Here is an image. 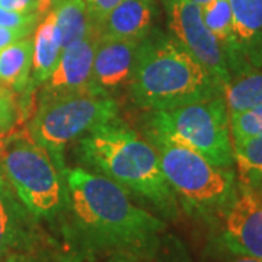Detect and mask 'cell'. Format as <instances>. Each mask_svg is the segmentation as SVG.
I'll use <instances>...</instances> for the list:
<instances>
[{
    "mask_svg": "<svg viewBox=\"0 0 262 262\" xmlns=\"http://www.w3.org/2000/svg\"><path fill=\"white\" fill-rule=\"evenodd\" d=\"M66 208L60 220L67 261L131 255L153 259L166 223L136 206L128 191L89 169H64Z\"/></svg>",
    "mask_w": 262,
    "mask_h": 262,
    "instance_id": "cell-1",
    "label": "cell"
},
{
    "mask_svg": "<svg viewBox=\"0 0 262 262\" xmlns=\"http://www.w3.org/2000/svg\"><path fill=\"white\" fill-rule=\"evenodd\" d=\"M77 158L96 173L146 200L163 215L177 219L179 201L163 175L159 151L118 118L82 136Z\"/></svg>",
    "mask_w": 262,
    "mask_h": 262,
    "instance_id": "cell-2",
    "label": "cell"
},
{
    "mask_svg": "<svg viewBox=\"0 0 262 262\" xmlns=\"http://www.w3.org/2000/svg\"><path fill=\"white\" fill-rule=\"evenodd\" d=\"M130 92L143 110L163 111L223 96V86L172 34L151 29L139 42Z\"/></svg>",
    "mask_w": 262,
    "mask_h": 262,
    "instance_id": "cell-3",
    "label": "cell"
},
{
    "mask_svg": "<svg viewBox=\"0 0 262 262\" xmlns=\"http://www.w3.org/2000/svg\"><path fill=\"white\" fill-rule=\"evenodd\" d=\"M149 113V139H163L184 144L203 155L215 166H234L225 96Z\"/></svg>",
    "mask_w": 262,
    "mask_h": 262,
    "instance_id": "cell-4",
    "label": "cell"
},
{
    "mask_svg": "<svg viewBox=\"0 0 262 262\" xmlns=\"http://www.w3.org/2000/svg\"><path fill=\"white\" fill-rule=\"evenodd\" d=\"M159 151L163 175L188 213L217 215L233 195V168L215 166L195 150L163 139H149Z\"/></svg>",
    "mask_w": 262,
    "mask_h": 262,
    "instance_id": "cell-5",
    "label": "cell"
},
{
    "mask_svg": "<svg viewBox=\"0 0 262 262\" xmlns=\"http://www.w3.org/2000/svg\"><path fill=\"white\" fill-rule=\"evenodd\" d=\"M0 173L38 220L60 223L66 208L64 170L34 140L13 139L0 150Z\"/></svg>",
    "mask_w": 262,
    "mask_h": 262,
    "instance_id": "cell-6",
    "label": "cell"
},
{
    "mask_svg": "<svg viewBox=\"0 0 262 262\" xmlns=\"http://www.w3.org/2000/svg\"><path fill=\"white\" fill-rule=\"evenodd\" d=\"M118 115V103L113 96L92 91L66 95L39 102L29 134L47 150L57 168H63L66 146Z\"/></svg>",
    "mask_w": 262,
    "mask_h": 262,
    "instance_id": "cell-7",
    "label": "cell"
},
{
    "mask_svg": "<svg viewBox=\"0 0 262 262\" xmlns=\"http://www.w3.org/2000/svg\"><path fill=\"white\" fill-rule=\"evenodd\" d=\"M163 2L168 9L170 34L225 88L230 79L227 58L223 47L201 18V6L189 0Z\"/></svg>",
    "mask_w": 262,
    "mask_h": 262,
    "instance_id": "cell-8",
    "label": "cell"
},
{
    "mask_svg": "<svg viewBox=\"0 0 262 262\" xmlns=\"http://www.w3.org/2000/svg\"><path fill=\"white\" fill-rule=\"evenodd\" d=\"M217 217L227 252L262 261V189L237 182L233 195Z\"/></svg>",
    "mask_w": 262,
    "mask_h": 262,
    "instance_id": "cell-9",
    "label": "cell"
},
{
    "mask_svg": "<svg viewBox=\"0 0 262 262\" xmlns=\"http://www.w3.org/2000/svg\"><path fill=\"white\" fill-rule=\"evenodd\" d=\"M50 249L39 220L0 173V259L10 253Z\"/></svg>",
    "mask_w": 262,
    "mask_h": 262,
    "instance_id": "cell-10",
    "label": "cell"
},
{
    "mask_svg": "<svg viewBox=\"0 0 262 262\" xmlns=\"http://www.w3.org/2000/svg\"><path fill=\"white\" fill-rule=\"evenodd\" d=\"M98 41L99 31L95 28L86 37L70 44L61 51L56 69L41 84L42 89L39 102L51 98L91 91L92 64Z\"/></svg>",
    "mask_w": 262,
    "mask_h": 262,
    "instance_id": "cell-11",
    "label": "cell"
},
{
    "mask_svg": "<svg viewBox=\"0 0 262 262\" xmlns=\"http://www.w3.org/2000/svg\"><path fill=\"white\" fill-rule=\"evenodd\" d=\"M139 42L115 38H103L95 50L91 91L96 94L111 95L120 88L130 84Z\"/></svg>",
    "mask_w": 262,
    "mask_h": 262,
    "instance_id": "cell-12",
    "label": "cell"
},
{
    "mask_svg": "<svg viewBox=\"0 0 262 262\" xmlns=\"http://www.w3.org/2000/svg\"><path fill=\"white\" fill-rule=\"evenodd\" d=\"M155 12V0H121L99 24V35L140 42L153 29Z\"/></svg>",
    "mask_w": 262,
    "mask_h": 262,
    "instance_id": "cell-13",
    "label": "cell"
},
{
    "mask_svg": "<svg viewBox=\"0 0 262 262\" xmlns=\"http://www.w3.org/2000/svg\"><path fill=\"white\" fill-rule=\"evenodd\" d=\"M236 53L245 64L262 67V0H229Z\"/></svg>",
    "mask_w": 262,
    "mask_h": 262,
    "instance_id": "cell-14",
    "label": "cell"
},
{
    "mask_svg": "<svg viewBox=\"0 0 262 262\" xmlns=\"http://www.w3.org/2000/svg\"><path fill=\"white\" fill-rule=\"evenodd\" d=\"M32 83L35 86L42 84L48 76L56 69L58 58L61 56V47L56 32V18L51 10L38 22L35 34L32 37Z\"/></svg>",
    "mask_w": 262,
    "mask_h": 262,
    "instance_id": "cell-15",
    "label": "cell"
},
{
    "mask_svg": "<svg viewBox=\"0 0 262 262\" xmlns=\"http://www.w3.org/2000/svg\"><path fill=\"white\" fill-rule=\"evenodd\" d=\"M32 37L22 38L0 50V84L10 91H24L32 70Z\"/></svg>",
    "mask_w": 262,
    "mask_h": 262,
    "instance_id": "cell-16",
    "label": "cell"
},
{
    "mask_svg": "<svg viewBox=\"0 0 262 262\" xmlns=\"http://www.w3.org/2000/svg\"><path fill=\"white\" fill-rule=\"evenodd\" d=\"M56 32L61 51L98 28L84 0H61L54 8Z\"/></svg>",
    "mask_w": 262,
    "mask_h": 262,
    "instance_id": "cell-17",
    "label": "cell"
},
{
    "mask_svg": "<svg viewBox=\"0 0 262 262\" xmlns=\"http://www.w3.org/2000/svg\"><path fill=\"white\" fill-rule=\"evenodd\" d=\"M223 96L229 114L262 106V72L249 67L230 76L223 88Z\"/></svg>",
    "mask_w": 262,
    "mask_h": 262,
    "instance_id": "cell-18",
    "label": "cell"
},
{
    "mask_svg": "<svg viewBox=\"0 0 262 262\" xmlns=\"http://www.w3.org/2000/svg\"><path fill=\"white\" fill-rule=\"evenodd\" d=\"M233 159L239 184L262 185V136L233 146Z\"/></svg>",
    "mask_w": 262,
    "mask_h": 262,
    "instance_id": "cell-19",
    "label": "cell"
},
{
    "mask_svg": "<svg viewBox=\"0 0 262 262\" xmlns=\"http://www.w3.org/2000/svg\"><path fill=\"white\" fill-rule=\"evenodd\" d=\"M229 127L233 146L262 136V106L241 113H230Z\"/></svg>",
    "mask_w": 262,
    "mask_h": 262,
    "instance_id": "cell-20",
    "label": "cell"
},
{
    "mask_svg": "<svg viewBox=\"0 0 262 262\" xmlns=\"http://www.w3.org/2000/svg\"><path fill=\"white\" fill-rule=\"evenodd\" d=\"M18 117V106L9 88L0 84V133L9 131Z\"/></svg>",
    "mask_w": 262,
    "mask_h": 262,
    "instance_id": "cell-21",
    "label": "cell"
},
{
    "mask_svg": "<svg viewBox=\"0 0 262 262\" xmlns=\"http://www.w3.org/2000/svg\"><path fill=\"white\" fill-rule=\"evenodd\" d=\"M39 19L41 18H39V15H38L37 12L20 13V12H13V10L0 8V27H5V28H24L35 31Z\"/></svg>",
    "mask_w": 262,
    "mask_h": 262,
    "instance_id": "cell-22",
    "label": "cell"
},
{
    "mask_svg": "<svg viewBox=\"0 0 262 262\" xmlns=\"http://www.w3.org/2000/svg\"><path fill=\"white\" fill-rule=\"evenodd\" d=\"M0 262H67L63 255L56 256L51 249H41V251H31V252L10 253L5 256Z\"/></svg>",
    "mask_w": 262,
    "mask_h": 262,
    "instance_id": "cell-23",
    "label": "cell"
},
{
    "mask_svg": "<svg viewBox=\"0 0 262 262\" xmlns=\"http://www.w3.org/2000/svg\"><path fill=\"white\" fill-rule=\"evenodd\" d=\"M121 0H84L91 18L95 22L96 27H99V24L102 22L103 18L111 12V10L120 3Z\"/></svg>",
    "mask_w": 262,
    "mask_h": 262,
    "instance_id": "cell-24",
    "label": "cell"
},
{
    "mask_svg": "<svg viewBox=\"0 0 262 262\" xmlns=\"http://www.w3.org/2000/svg\"><path fill=\"white\" fill-rule=\"evenodd\" d=\"M32 32H34L32 29H15L0 27V50H3L5 47H8L22 38L28 37Z\"/></svg>",
    "mask_w": 262,
    "mask_h": 262,
    "instance_id": "cell-25",
    "label": "cell"
},
{
    "mask_svg": "<svg viewBox=\"0 0 262 262\" xmlns=\"http://www.w3.org/2000/svg\"><path fill=\"white\" fill-rule=\"evenodd\" d=\"M38 0H0V8L20 13L37 12Z\"/></svg>",
    "mask_w": 262,
    "mask_h": 262,
    "instance_id": "cell-26",
    "label": "cell"
},
{
    "mask_svg": "<svg viewBox=\"0 0 262 262\" xmlns=\"http://www.w3.org/2000/svg\"><path fill=\"white\" fill-rule=\"evenodd\" d=\"M60 2L61 0H38L37 13L39 15V18L46 16L51 10H54V8H56Z\"/></svg>",
    "mask_w": 262,
    "mask_h": 262,
    "instance_id": "cell-27",
    "label": "cell"
},
{
    "mask_svg": "<svg viewBox=\"0 0 262 262\" xmlns=\"http://www.w3.org/2000/svg\"><path fill=\"white\" fill-rule=\"evenodd\" d=\"M105 262H151L147 258H139V256H131V255H113L110 259Z\"/></svg>",
    "mask_w": 262,
    "mask_h": 262,
    "instance_id": "cell-28",
    "label": "cell"
},
{
    "mask_svg": "<svg viewBox=\"0 0 262 262\" xmlns=\"http://www.w3.org/2000/svg\"><path fill=\"white\" fill-rule=\"evenodd\" d=\"M223 262H262L261 259H256L248 255H241V253L229 252V256Z\"/></svg>",
    "mask_w": 262,
    "mask_h": 262,
    "instance_id": "cell-29",
    "label": "cell"
},
{
    "mask_svg": "<svg viewBox=\"0 0 262 262\" xmlns=\"http://www.w3.org/2000/svg\"><path fill=\"white\" fill-rule=\"evenodd\" d=\"M163 262H166V261H163ZM168 262H191L189 259H188V256L185 255V252H182V251H175L173 252V255L169 258V261Z\"/></svg>",
    "mask_w": 262,
    "mask_h": 262,
    "instance_id": "cell-30",
    "label": "cell"
},
{
    "mask_svg": "<svg viewBox=\"0 0 262 262\" xmlns=\"http://www.w3.org/2000/svg\"><path fill=\"white\" fill-rule=\"evenodd\" d=\"M189 2H192V3H196V5H204V3H207V2H210V0H189Z\"/></svg>",
    "mask_w": 262,
    "mask_h": 262,
    "instance_id": "cell-31",
    "label": "cell"
},
{
    "mask_svg": "<svg viewBox=\"0 0 262 262\" xmlns=\"http://www.w3.org/2000/svg\"><path fill=\"white\" fill-rule=\"evenodd\" d=\"M255 188H259V189H262V185H259V187H255Z\"/></svg>",
    "mask_w": 262,
    "mask_h": 262,
    "instance_id": "cell-32",
    "label": "cell"
}]
</instances>
